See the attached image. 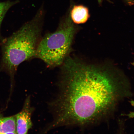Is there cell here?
Listing matches in <instances>:
<instances>
[{
    "mask_svg": "<svg viewBox=\"0 0 134 134\" xmlns=\"http://www.w3.org/2000/svg\"><path fill=\"white\" fill-rule=\"evenodd\" d=\"M130 5H133L134 4L133 0H125Z\"/></svg>",
    "mask_w": 134,
    "mask_h": 134,
    "instance_id": "obj_9",
    "label": "cell"
},
{
    "mask_svg": "<svg viewBox=\"0 0 134 134\" xmlns=\"http://www.w3.org/2000/svg\"><path fill=\"white\" fill-rule=\"evenodd\" d=\"M61 66L49 130L96 123L111 114L130 94L126 80L112 67L87 63L69 56Z\"/></svg>",
    "mask_w": 134,
    "mask_h": 134,
    "instance_id": "obj_1",
    "label": "cell"
},
{
    "mask_svg": "<svg viewBox=\"0 0 134 134\" xmlns=\"http://www.w3.org/2000/svg\"><path fill=\"white\" fill-rule=\"evenodd\" d=\"M0 134H16L14 115L5 117L0 112Z\"/></svg>",
    "mask_w": 134,
    "mask_h": 134,
    "instance_id": "obj_6",
    "label": "cell"
},
{
    "mask_svg": "<svg viewBox=\"0 0 134 134\" xmlns=\"http://www.w3.org/2000/svg\"><path fill=\"white\" fill-rule=\"evenodd\" d=\"M131 104L134 107V101H132L131 102ZM127 116H128L130 118H134V112H131L129 114L127 115Z\"/></svg>",
    "mask_w": 134,
    "mask_h": 134,
    "instance_id": "obj_8",
    "label": "cell"
},
{
    "mask_svg": "<svg viewBox=\"0 0 134 134\" xmlns=\"http://www.w3.org/2000/svg\"><path fill=\"white\" fill-rule=\"evenodd\" d=\"M77 31V28L72 21L69 13L56 31L48 34L40 40L36 57L50 68L61 66L69 56Z\"/></svg>",
    "mask_w": 134,
    "mask_h": 134,
    "instance_id": "obj_3",
    "label": "cell"
},
{
    "mask_svg": "<svg viewBox=\"0 0 134 134\" xmlns=\"http://www.w3.org/2000/svg\"><path fill=\"white\" fill-rule=\"evenodd\" d=\"M31 103L30 97H28L25 100L22 110L14 115L16 134H27L32 127L31 117L34 109Z\"/></svg>",
    "mask_w": 134,
    "mask_h": 134,
    "instance_id": "obj_4",
    "label": "cell"
},
{
    "mask_svg": "<svg viewBox=\"0 0 134 134\" xmlns=\"http://www.w3.org/2000/svg\"><path fill=\"white\" fill-rule=\"evenodd\" d=\"M16 2L7 1L0 2V33L2 23L7 12Z\"/></svg>",
    "mask_w": 134,
    "mask_h": 134,
    "instance_id": "obj_7",
    "label": "cell"
},
{
    "mask_svg": "<svg viewBox=\"0 0 134 134\" xmlns=\"http://www.w3.org/2000/svg\"><path fill=\"white\" fill-rule=\"evenodd\" d=\"M43 18L42 10H40L31 20L3 41L1 70L13 76L20 64L36 57Z\"/></svg>",
    "mask_w": 134,
    "mask_h": 134,
    "instance_id": "obj_2",
    "label": "cell"
},
{
    "mask_svg": "<svg viewBox=\"0 0 134 134\" xmlns=\"http://www.w3.org/2000/svg\"><path fill=\"white\" fill-rule=\"evenodd\" d=\"M132 64L134 66V61L133 62V63H132Z\"/></svg>",
    "mask_w": 134,
    "mask_h": 134,
    "instance_id": "obj_11",
    "label": "cell"
},
{
    "mask_svg": "<svg viewBox=\"0 0 134 134\" xmlns=\"http://www.w3.org/2000/svg\"><path fill=\"white\" fill-rule=\"evenodd\" d=\"M104 1V0H98V2L99 3V4H101L103 1ZM107 1H110L109 0H107Z\"/></svg>",
    "mask_w": 134,
    "mask_h": 134,
    "instance_id": "obj_10",
    "label": "cell"
},
{
    "mask_svg": "<svg viewBox=\"0 0 134 134\" xmlns=\"http://www.w3.org/2000/svg\"><path fill=\"white\" fill-rule=\"evenodd\" d=\"M71 19L76 24H83L90 17L88 8L83 5H74L70 11Z\"/></svg>",
    "mask_w": 134,
    "mask_h": 134,
    "instance_id": "obj_5",
    "label": "cell"
}]
</instances>
